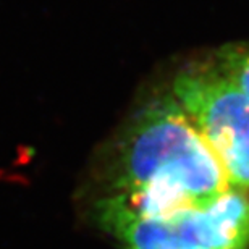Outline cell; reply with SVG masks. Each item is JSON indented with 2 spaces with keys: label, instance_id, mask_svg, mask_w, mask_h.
Segmentation results:
<instances>
[{
  "label": "cell",
  "instance_id": "1",
  "mask_svg": "<svg viewBox=\"0 0 249 249\" xmlns=\"http://www.w3.org/2000/svg\"><path fill=\"white\" fill-rule=\"evenodd\" d=\"M92 209L151 217L209 202L231 186L173 94L133 113L104 163Z\"/></svg>",
  "mask_w": 249,
  "mask_h": 249
},
{
  "label": "cell",
  "instance_id": "2",
  "mask_svg": "<svg viewBox=\"0 0 249 249\" xmlns=\"http://www.w3.org/2000/svg\"><path fill=\"white\" fill-rule=\"evenodd\" d=\"M94 218L124 249L249 248V193L235 188L209 202L162 215L94 209Z\"/></svg>",
  "mask_w": 249,
  "mask_h": 249
},
{
  "label": "cell",
  "instance_id": "3",
  "mask_svg": "<svg viewBox=\"0 0 249 249\" xmlns=\"http://www.w3.org/2000/svg\"><path fill=\"white\" fill-rule=\"evenodd\" d=\"M172 94L212 149L228 185L249 193V97L212 62L183 68Z\"/></svg>",
  "mask_w": 249,
  "mask_h": 249
},
{
  "label": "cell",
  "instance_id": "4",
  "mask_svg": "<svg viewBox=\"0 0 249 249\" xmlns=\"http://www.w3.org/2000/svg\"><path fill=\"white\" fill-rule=\"evenodd\" d=\"M211 62L249 97V42L227 44L218 49Z\"/></svg>",
  "mask_w": 249,
  "mask_h": 249
}]
</instances>
